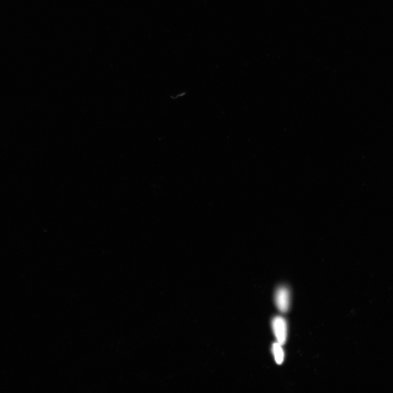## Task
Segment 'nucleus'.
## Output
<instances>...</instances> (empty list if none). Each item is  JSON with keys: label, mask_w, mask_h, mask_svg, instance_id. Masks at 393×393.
<instances>
[{"label": "nucleus", "mask_w": 393, "mask_h": 393, "mask_svg": "<svg viewBox=\"0 0 393 393\" xmlns=\"http://www.w3.org/2000/svg\"><path fill=\"white\" fill-rule=\"evenodd\" d=\"M281 344L277 342L273 344L272 352L275 361L278 365L283 364L284 361L285 353Z\"/></svg>", "instance_id": "3"}, {"label": "nucleus", "mask_w": 393, "mask_h": 393, "mask_svg": "<svg viewBox=\"0 0 393 393\" xmlns=\"http://www.w3.org/2000/svg\"><path fill=\"white\" fill-rule=\"evenodd\" d=\"M272 328L277 342L285 345L287 338V324L286 320L282 316H276L272 321Z\"/></svg>", "instance_id": "1"}, {"label": "nucleus", "mask_w": 393, "mask_h": 393, "mask_svg": "<svg viewBox=\"0 0 393 393\" xmlns=\"http://www.w3.org/2000/svg\"><path fill=\"white\" fill-rule=\"evenodd\" d=\"M290 292L285 286L277 288L275 295V301L278 310L286 313L289 309L290 305Z\"/></svg>", "instance_id": "2"}]
</instances>
